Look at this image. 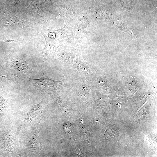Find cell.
<instances>
[{
  "mask_svg": "<svg viewBox=\"0 0 157 157\" xmlns=\"http://www.w3.org/2000/svg\"><path fill=\"white\" fill-rule=\"evenodd\" d=\"M57 56L63 62L68 65H72L76 56V51L74 48L64 47L58 51Z\"/></svg>",
  "mask_w": 157,
  "mask_h": 157,
  "instance_id": "cell-4",
  "label": "cell"
},
{
  "mask_svg": "<svg viewBox=\"0 0 157 157\" xmlns=\"http://www.w3.org/2000/svg\"><path fill=\"white\" fill-rule=\"evenodd\" d=\"M1 70V67H0V70Z\"/></svg>",
  "mask_w": 157,
  "mask_h": 157,
  "instance_id": "cell-12",
  "label": "cell"
},
{
  "mask_svg": "<svg viewBox=\"0 0 157 157\" xmlns=\"http://www.w3.org/2000/svg\"><path fill=\"white\" fill-rule=\"evenodd\" d=\"M39 33L44 36L46 42L45 47L40 53V55L43 58H49L55 54L58 47V44L53 39L48 38L42 31H39Z\"/></svg>",
  "mask_w": 157,
  "mask_h": 157,
  "instance_id": "cell-3",
  "label": "cell"
},
{
  "mask_svg": "<svg viewBox=\"0 0 157 157\" xmlns=\"http://www.w3.org/2000/svg\"><path fill=\"white\" fill-rule=\"evenodd\" d=\"M14 67L17 74H24L28 70V67L26 62L22 59H17L14 62Z\"/></svg>",
  "mask_w": 157,
  "mask_h": 157,
  "instance_id": "cell-6",
  "label": "cell"
},
{
  "mask_svg": "<svg viewBox=\"0 0 157 157\" xmlns=\"http://www.w3.org/2000/svg\"><path fill=\"white\" fill-rule=\"evenodd\" d=\"M119 1L122 7L125 10L129 11L133 9V0H119Z\"/></svg>",
  "mask_w": 157,
  "mask_h": 157,
  "instance_id": "cell-9",
  "label": "cell"
},
{
  "mask_svg": "<svg viewBox=\"0 0 157 157\" xmlns=\"http://www.w3.org/2000/svg\"><path fill=\"white\" fill-rule=\"evenodd\" d=\"M52 35H49L53 39L63 42L71 41L74 39L72 28L68 24H66L61 28L58 30H48Z\"/></svg>",
  "mask_w": 157,
  "mask_h": 157,
  "instance_id": "cell-2",
  "label": "cell"
},
{
  "mask_svg": "<svg viewBox=\"0 0 157 157\" xmlns=\"http://www.w3.org/2000/svg\"><path fill=\"white\" fill-rule=\"evenodd\" d=\"M3 42V40H0V42Z\"/></svg>",
  "mask_w": 157,
  "mask_h": 157,
  "instance_id": "cell-11",
  "label": "cell"
},
{
  "mask_svg": "<svg viewBox=\"0 0 157 157\" xmlns=\"http://www.w3.org/2000/svg\"><path fill=\"white\" fill-rule=\"evenodd\" d=\"M58 0H45L44 4L46 8H49L51 5L57 2Z\"/></svg>",
  "mask_w": 157,
  "mask_h": 157,
  "instance_id": "cell-10",
  "label": "cell"
},
{
  "mask_svg": "<svg viewBox=\"0 0 157 157\" xmlns=\"http://www.w3.org/2000/svg\"><path fill=\"white\" fill-rule=\"evenodd\" d=\"M119 129L114 125L109 126L105 132V136L107 138H110L116 137L119 135Z\"/></svg>",
  "mask_w": 157,
  "mask_h": 157,
  "instance_id": "cell-7",
  "label": "cell"
},
{
  "mask_svg": "<svg viewBox=\"0 0 157 157\" xmlns=\"http://www.w3.org/2000/svg\"><path fill=\"white\" fill-rule=\"evenodd\" d=\"M32 82L35 83V86L42 89L49 90L62 89L65 85L63 80L57 81L51 79L48 77H44L38 79H30Z\"/></svg>",
  "mask_w": 157,
  "mask_h": 157,
  "instance_id": "cell-1",
  "label": "cell"
},
{
  "mask_svg": "<svg viewBox=\"0 0 157 157\" xmlns=\"http://www.w3.org/2000/svg\"><path fill=\"white\" fill-rule=\"evenodd\" d=\"M76 63L74 65V67L81 73L86 74L88 72V69L86 64L83 61L76 58Z\"/></svg>",
  "mask_w": 157,
  "mask_h": 157,
  "instance_id": "cell-8",
  "label": "cell"
},
{
  "mask_svg": "<svg viewBox=\"0 0 157 157\" xmlns=\"http://www.w3.org/2000/svg\"><path fill=\"white\" fill-rule=\"evenodd\" d=\"M3 26L14 28L26 27L35 28L36 27V25L34 23L22 20L15 16L12 17L4 21Z\"/></svg>",
  "mask_w": 157,
  "mask_h": 157,
  "instance_id": "cell-5",
  "label": "cell"
}]
</instances>
